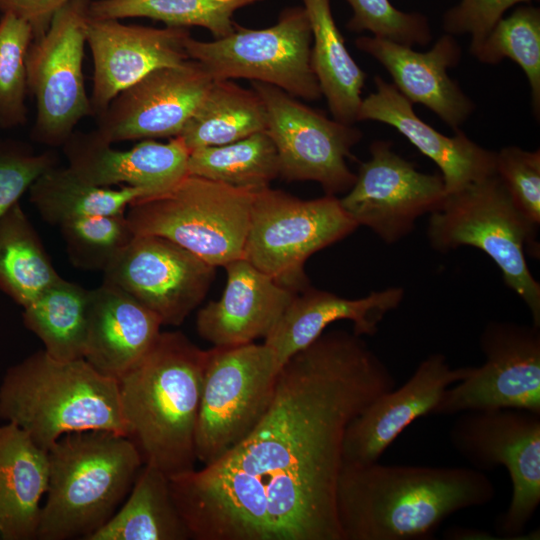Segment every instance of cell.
Returning a JSON list of instances; mask_svg holds the SVG:
<instances>
[{
  "label": "cell",
  "mask_w": 540,
  "mask_h": 540,
  "mask_svg": "<svg viewBox=\"0 0 540 540\" xmlns=\"http://www.w3.org/2000/svg\"><path fill=\"white\" fill-rule=\"evenodd\" d=\"M63 146L68 167L99 187L125 184L156 195L188 175L189 150L178 136L167 143L145 139L129 150H118L95 131L74 132Z\"/></svg>",
  "instance_id": "ffe728a7"
},
{
  "label": "cell",
  "mask_w": 540,
  "mask_h": 540,
  "mask_svg": "<svg viewBox=\"0 0 540 540\" xmlns=\"http://www.w3.org/2000/svg\"><path fill=\"white\" fill-rule=\"evenodd\" d=\"M190 532L173 501L169 477L144 464L122 507L87 540H187Z\"/></svg>",
  "instance_id": "83f0119b"
},
{
  "label": "cell",
  "mask_w": 540,
  "mask_h": 540,
  "mask_svg": "<svg viewBox=\"0 0 540 540\" xmlns=\"http://www.w3.org/2000/svg\"><path fill=\"white\" fill-rule=\"evenodd\" d=\"M187 170L189 175L255 193L279 177V161L274 143L263 131L232 143L191 150Z\"/></svg>",
  "instance_id": "d6a6232c"
},
{
  "label": "cell",
  "mask_w": 540,
  "mask_h": 540,
  "mask_svg": "<svg viewBox=\"0 0 540 540\" xmlns=\"http://www.w3.org/2000/svg\"><path fill=\"white\" fill-rule=\"evenodd\" d=\"M375 92L359 107L357 121L388 124L404 135L440 169L447 194L486 178L495 172L496 152L485 149L464 133L448 137L422 121L413 104L380 76L374 77Z\"/></svg>",
  "instance_id": "7402d4cb"
},
{
  "label": "cell",
  "mask_w": 540,
  "mask_h": 540,
  "mask_svg": "<svg viewBox=\"0 0 540 540\" xmlns=\"http://www.w3.org/2000/svg\"><path fill=\"white\" fill-rule=\"evenodd\" d=\"M216 267L157 235H135L104 271V281L132 296L162 325H180L205 298Z\"/></svg>",
  "instance_id": "2e32d148"
},
{
  "label": "cell",
  "mask_w": 540,
  "mask_h": 540,
  "mask_svg": "<svg viewBox=\"0 0 540 540\" xmlns=\"http://www.w3.org/2000/svg\"><path fill=\"white\" fill-rule=\"evenodd\" d=\"M262 0H94L89 16L97 19L147 17L166 26H198L211 32L215 39L233 33L234 12Z\"/></svg>",
  "instance_id": "836d02e7"
},
{
  "label": "cell",
  "mask_w": 540,
  "mask_h": 540,
  "mask_svg": "<svg viewBox=\"0 0 540 540\" xmlns=\"http://www.w3.org/2000/svg\"><path fill=\"white\" fill-rule=\"evenodd\" d=\"M312 31L310 63L333 119L357 122L366 73L346 48L330 0H302Z\"/></svg>",
  "instance_id": "4316f807"
},
{
  "label": "cell",
  "mask_w": 540,
  "mask_h": 540,
  "mask_svg": "<svg viewBox=\"0 0 540 540\" xmlns=\"http://www.w3.org/2000/svg\"><path fill=\"white\" fill-rule=\"evenodd\" d=\"M495 172L519 210L540 224V150L508 146L496 152Z\"/></svg>",
  "instance_id": "f35d334b"
},
{
  "label": "cell",
  "mask_w": 540,
  "mask_h": 540,
  "mask_svg": "<svg viewBox=\"0 0 540 540\" xmlns=\"http://www.w3.org/2000/svg\"><path fill=\"white\" fill-rule=\"evenodd\" d=\"M161 325L159 317L132 296L103 282L91 290L84 359L119 379L149 352Z\"/></svg>",
  "instance_id": "d4e9b609"
},
{
  "label": "cell",
  "mask_w": 540,
  "mask_h": 540,
  "mask_svg": "<svg viewBox=\"0 0 540 540\" xmlns=\"http://www.w3.org/2000/svg\"><path fill=\"white\" fill-rule=\"evenodd\" d=\"M0 419L47 450L62 436L87 430L127 436L118 379L85 359L60 361L44 350L10 367L0 384Z\"/></svg>",
  "instance_id": "277c9868"
},
{
  "label": "cell",
  "mask_w": 540,
  "mask_h": 540,
  "mask_svg": "<svg viewBox=\"0 0 540 540\" xmlns=\"http://www.w3.org/2000/svg\"><path fill=\"white\" fill-rule=\"evenodd\" d=\"M281 366L254 342L207 350L195 453L208 466L242 442L267 412Z\"/></svg>",
  "instance_id": "9c48e42d"
},
{
  "label": "cell",
  "mask_w": 540,
  "mask_h": 540,
  "mask_svg": "<svg viewBox=\"0 0 540 540\" xmlns=\"http://www.w3.org/2000/svg\"><path fill=\"white\" fill-rule=\"evenodd\" d=\"M403 297L401 287H388L349 299L308 286L295 294L264 343L282 366L339 320L352 321L353 333L358 336H373L386 314L396 309Z\"/></svg>",
  "instance_id": "cb8c5ba5"
},
{
  "label": "cell",
  "mask_w": 540,
  "mask_h": 540,
  "mask_svg": "<svg viewBox=\"0 0 540 540\" xmlns=\"http://www.w3.org/2000/svg\"><path fill=\"white\" fill-rule=\"evenodd\" d=\"M49 479L48 451L20 427L0 425V536L30 540L37 536L40 505Z\"/></svg>",
  "instance_id": "484cf974"
},
{
  "label": "cell",
  "mask_w": 540,
  "mask_h": 540,
  "mask_svg": "<svg viewBox=\"0 0 540 540\" xmlns=\"http://www.w3.org/2000/svg\"><path fill=\"white\" fill-rule=\"evenodd\" d=\"M206 357L207 350L182 332H160L143 359L118 379L127 437L143 464L169 478L195 469Z\"/></svg>",
  "instance_id": "3957f363"
},
{
  "label": "cell",
  "mask_w": 540,
  "mask_h": 540,
  "mask_svg": "<svg viewBox=\"0 0 540 540\" xmlns=\"http://www.w3.org/2000/svg\"><path fill=\"white\" fill-rule=\"evenodd\" d=\"M30 201L48 223H61L84 216L125 213L134 200L151 196L142 188L99 187L79 178L69 167L53 166L30 186Z\"/></svg>",
  "instance_id": "4dcf8cb0"
},
{
  "label": "cell",
  "mask_w": 540,
  "mask_h": 540,
  "mask_svg": "<svg viewBox=\"0 0 540 540\" xmlns=\"http://www.w3.org/2000/svg\"><path fill=\"white\" fill-rule=\"evenodd\" d=\"M357 227L336 196L304 200L268 187L254 193L242 258L299 293L309 286L307 259Z\"/></svg>",
  "instance_id": "ba28073f"
},
{
  "label": "cell",
  "mask_w": 540,
  "mask_h": 540,
  "mask_svg": "<svg viewBox=\"0 0 540 540\" xmlns=\"http://www.w3.org/2000/svg\"><path fill=\"white\" fill-rule=\"evenodd\" d=\"M355 45L385 67L406 99L425 105L451 128L458 130L472 114L473 102L447 72L461 56L450 34L439 38L427 52L375 36L359 37Z\"/></svg>",
  "instance_id": "44dd1931"
},
{
  "label": "cell",
  "mask_w": 540,
  "mask_h": 540,
  "mask_svg": "<svg viewBox=\"0 0 540 540\" xmlns=\"http://www.w3.org/2000/svg\"><path fill=\"white\" fill-rule=\"evenodd\" d=\"M47 497L37 539L87 540L116 512L143 460L125 435L87 430L60 437L49 449Z\"/></svg>",
  "instance_id": "5b68a950"
},
{
  "label": "cell",
  "mask_w": 540,
  "mask_h": 540,
  "mask_svg": "<svg viewBox=\"0 0 540 540\" xmlns=\"http://www.w3.org/2000/svg\"><path fill=\"white\" fill-rule=\"evenodd\" d=\"M396 380L361 336L324 331L280 368L255 429L211 465L169 478L191 539L342 540L346 429Z\"/></svg>",
  "instance_id": "6da1fadb"
},
{
  "label": "cell",
  "mask_w": 540,
  "mask_h": 540,
  "mask_svg": "<svg viewBox=\"0 0 540 540\" xmlns=\"http://www.w3.org/2000/svg\"><path fill=\"white\" fill-rule=\"evenodd\" d=\"M19 202L0 218V290L22 307L59 280Z\"/></svg>",
  "instance_id": "1f68e13d"
},
{
  "label": "cell",
  "mask_w": 540,
  "mask_h": 540,
  "mask_svg": "<svg viewBox=\"0 0 540 540\" xmlns=\"http://www.w3.org/2000/svg\"><path fill=\"white\" fill-rule=\"evenodd\" d=\"M224 268L227 282L221 298L197 313L199 336L216 347L265 339L296 293L242 257Z\"/></svg>",
  "instance_id": "603a6c76"
},
{
  "label": "cell",
  "mask_w": 540,
  "mask_h": 540,
  "mask_svg": "<svg viewBox=\"0 0 540 540\" xmlns=\"http://www.w3.org/2000/svg\"><path fill=\"white\" fill-rule=\"evenodd\" d=\"M91 290L62 277L23 307L27 329L60 361L84 359Z\"/></svg>",
  "instance_id": "f546056e"
},
{
  "label": "cell",
  "mask_w": 540,
  "mask_h": 540,
  "mask_svg": "<svg viewBox=\"0 0 540 540\" xmlns=\"http://www.w3.org/2000/svg\"><path fill=\"white\" fill-rule=\"evenodd\" d=\"M371 158L361 163L352 187L340 198L346 213L358 226L371 229L387 244L407 236L421 216L437 210L447 191L439 174H427L376 140Z\"/></svg>",
  "instance_id": "9a60e30c"
},
{
  "label": "cell",
  "mask_w": 540,
  "mask_h": 540,
  "mask_svg": "<svg viewBox=\"0 0 540 540\" xmlns=\"http://www.w3.org/2000/svg\"><path fill=\"white\" fill-rule=\"evenodd\" d=\"M537 229L494 173L447 194L442 205L430 213L427 235L431 247L439 252L461 246L483 251L500 269L505 285L526 304L532 324L540 327V283L525 258L526 245L538 256Z\"/></svg>",
  "instance_id": "8992f818"
},
{
  "label": "cell",
  "mask_w": 540,
  "mask_h": 540,
  "mask_svg": "<svg viewBox=\"0 0 540 540\" xmlns=\"http://www.w3.org/2000/svg\"><path fill=\"white\" fill-rule=\"evenodd\" d=\"M90 0H69L26 54L28 91L34 96L35 141L64 145L81 119L92 114L83 75Z\"/></svg>",
  "instance_id": "7c38bea8"
},
{
  "label": "cell",
  "mask_w": 540,
  "mask_h": 540,
  "mask_svg": "<svg viewBox=\"0 0 540 540\" xmlns=\"http://www.w3.org/2000/svg\"><path fill=\"white\" fill-rule=\"evenodd\" d=\"M531 0H461L444 16V29L449 34L471 35L470 52L485 39L503 14L512 6Z\"/></svg>",
  "instance_id": "60d3db41"
},
{
  "label": "cell",
  "mask_w": 540,
  "mask_h": 540,
  "mask_svg": "<svg viewBox=\"0 0 540 540\" xmlns=\"http://www.w3.org/2000/svg\"><path fill=\"white\" fill-rule=\"evenodd\" d=\"M59 228L71 262L85 270L103 272L135 236L125 213L78 217Z\"/></svg>",
  "instance_id": "d590c367"
},
{
  "label": "cell",
  "mask_w": 540,
  "mask_h": 540,
  "mask_svg": "<svg viewBox=\"0 0 540 540\" xmlns=\"http://www.w3.org/2000/svg\"><path fill=\"white\" fill-rule=\"evenodd\" d=\"M85 32L94 64L90 103L95 117L116 95L151 71L189 59L185 48L191 36L188 28L126 25L117 19L89 17Z\"/></svg>",
  "instance_id": "ac0fdd59"
},
{
  "label": "cell",
  "mask_w": 540,
  "mask_h": 540,
  "mask_svg": "<svg viewBox=\"0 0 540 540\" xmlns=\"http://www.w3.org/2000/svg\"><path fill=\"white\" fill-rule=\"evenodd\" d=\"M445 536L449 539H492L482 531L456 527L450 529L449 532L447 531Z\"/></svg>",
  "instance_id": "7bdbcfd3"
},
{
  "label": "cell",
  "mask_w": 540,
  "mask_h": 540,
  "mask_svg": "<svg viewBox=\"0 0 540 540\" xmlns=\"http://www.w3.org/2000/svg\"><path fill=\"white\" fill-rule=\"evenodd\" d=\"M266 127L265 105L252 88L232 80H214L178 137L190 152L232 143L266 131Z\"/></svg>",
  "instance_id": "f1b7e54d"
},
{
  "label": "cell",
  "mask_w": 540,
  "mask_h": 540,
  "mask_svg": "<svg viewBox=\"0 0 540 540\" xmlns=\"http://www.w3.org/2000/svg\"><path fill=\"white\" fill-rule=\"evenodd\" d=\"M353 10L347 29L369 31L375 37L402 45H426L431 40L427 19L419 13H406L389 0H346Z\"/></svg>",
  "instance_id": "74e56055"
},
{
  "label": "cell",
  "mask_w": 540,
  "mask_h": 540,
  "mask_svg": "<svg viewBox=\"0 0 540 540\" xmlns=\"http://www.w3.org/2000/svg\"><path fill=\"white\" fill-rule=\"evenodd\" d=\"M55 165L52 152L32 154L18 148H0V218L42 173Z\"/></svg>",
  "instance_id": "ab89813d"
},
{
  "label": "cell",
  "mask_w": 540,
  "mask_h": 540,
  "mask_svg": "<svg viewBox=\"0 0 540 540\" xmlns=\"http://www.w3.org/2000/svg\"><path fill=\"white\" fill-rule=\"evenodd\" d=\"M214 79L197 61L155 69L116 95L97 116L96 134L112 144L176 137Z\"/></svg>",
  "instance_id": "e0dca14e"
},
{
  "label": "cell",
  "mask_w": 540,
  "mask_h": 540,
  "mask_svg": "<svg viewBox=\"0 0 540 540\" xmlns=\"http://www.w3.org/2000/svg\"><path fill=\"white\" fill-rule=\"evenodd\" d=\"M251 88L265 105V132L277 151L279 177L317 182L325 195L346 193L356 180L346 157L360 141L361 131L328 118L276 86L251 81Z\"/></svg>",
  "instance_id": "4fadbf2b"
},
{
  "label": "cell",
  "mask_w": 540,
  "mask_h": 540,
  "mask_svg": "<svg viewBox=\"0 0 540 540\" xmlns=\"http://www.w3.org/2000/svg\"><path fill=\"white\" fill-rule=\"evenodd\" d=\"M449 441L474 469L506 468L511 501L495 529L502 539H520L540 504V413L514 408L464 411L450 427Z\"/></svg>",
  "instance_id": "30bf717a"
},
{
  "label": "cell",
  "mask_w": 540,
  "mask_h": 540,
  "mask_svg": "<svg viewBox=\"0 0 540 540\" xmlns=\"http://www.w3.org/2000/svg\"><path fill=\"white\" fill-rule=\"evenodd\" d=\"M254 192L187 175L138 198L125 215L135 235H157L217 267L242 257Z\"/></svg>",
  "instance_id": "52a82bcc"
},
{
  "label": "cell",
  "mask_w": 540,
  "mask_h": 540,
  "mask_svg": "<svg viewBox=\"0 0 540 540\" xmlns=\"http://www.w3.org/2000/svg\"><path fill=\"white\" fill-rule=\"evenodd\" d=\"M495 496L472 467L343 463L336 512L342 540H427L452 514Z\"/></svg>",
  "instance_id": "7a4b0ae2"
},
{
  "label": "cell",
  "mask_w": 540,
  "mask_h": 540,
  "mask_svg": "<svg viewBox=\"0 0 540 540\" xmlns=\"http://www.w3.org/2000/svg\"><path fill=\"white\" fill-rule=\"evenodd\" d=\"M483 63L496 64L504 58L524 71L531 89L535 115L540 110V11L532 6L517 8L501 18L482 43L471 52Z\"/></svg>",
  "instance_id": "e575fe53"
},
{
  "label": "cell",
  "mask_w": 540,
  "mask_h": 540,
  "mask_svg": "<svg viewBox=\"0 0 540 540\" xmlns=\"http://www.w3.org/2000/svg\"><path fill=\"white\" fill-rule=\"evenodd\" d=\"M69 0H0V12L13 14L30 24L33 39L45 34L54 14Z\"/></svg>",
  "instance_id": "b9f144b4"
},
{
  "label": "cell",
  "mask_w": 540,
  "mask_h": 540,
  "mask_svg": "<svg viewBox=\"0 0 540 540\" xmlns=\"http://www.w3.org/2000/svg\"><path fill=\"white\" fill-rule=\"evenodd\" d=\"M467 371L468 367L452 368L441 353L427 356L401 387L379 395L351 421L344 436L343 463L379 461L406 427L432 414L443 392Z\"/></svg>",
  "instance_id": "d6986e66"
},
{
  "label": "cell",
  "mask_w": 540,
  "mask_h": 540,
  "mask_svg": "<svg viewBox=\"0 0 540 540\" xmlns=\"http://www.w3.org/2000/svg\"><path fill=\"white\" fill-rule=\"evenodd\" d=\"M485 362L468 367L448 387L431 415L514 408L540 413V327L490 321L480 334Z\"/></svg>",
  "instance_id": "5bb4252c"
},
{
  "label": "cell",
  "mask_w": 540,
  "mask_h": 540,
  "mask_svg": "<svg viewBox=\"0 0 540 540\" xmlns=\"http://www.w3.org/2000/svg\"><path fill=\"white\" fill-rule=\"evenodd\" d=\"M312 31L304 7L284 9L265 29L235 23L230 35L185 43L189 59L199 62L214 80L249 79L276 86L308 101L322 97L310 63Z\"/></svg>",
  "instance_id": "8fae6325"
},
{
  "label": "cell",
  "mask_w": 540,
  "mask_h": 540,
  "mask_svg": "<svg viewBox=\"0 0 540 540\" xmlns=\"http://www.w3.org/2000/svg\"><path fill=\"white\" fill-rule=\"evenodd\" d=\"M33 31L23 19L4 13L0 19V127L25 124L28 92L26 54Z\"/></svg>",
  "instance_id": "8d00e7d4"
}]
</instances>
